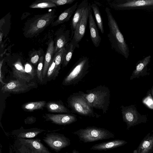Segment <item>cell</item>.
Listing matches in <instances>:
<instances>
[{
  "mask_svg": "<svg viewBox=\"0 0 153 153\" xmlns=\"http://www.w3.org/2000/svg\"><path fill=\"white\" fill-rule=\"evenodd\" d=\"M46 103V101H44L30 102L24 105L23 107L25 109L32 111L42 108Z\"/></svg>",
  "mask_w": 153,
  "mask_h": 153,
  "instance_id": "cell-28",
  "label": "cell"
},
{
  "mask_svg": "<svg viewBox=\"0 0 153 153\" xmlns=\"http://www.w3.org/2000/svg\"><path fill=\"white\" fill-rule=\"evenodd\" d=\"M46 116L49 120L53 123L60 125L69 124L77 121L76 116L73 114H47Z\"/></svg>",
  "mask_w": 153,
  "mask_h": 153,
  "instance_id": "cell-14",
  "label": "cell"
},
{
  "mask_svg": "<svg viewBox=\"0 0 153 153\" xmlns=\"http://www.w3.org/2000/svg\"><path fill=\"white\" fill-rule=\"evenodd\" d=\"M73 133L78 137L79 141L85 143L114 138V133L107 129L95 126H88L81 128Z\"/></svg>",
  "mask_w": 153,
  "mask_h": 153,
  "instance_id": "cell-5",
  "label": "cell"
},
{
  "mask_svg": "<svg viewBox=\"0 0 153 153\" xmlns=\"http://www.w3.org/2000/svg\"><path fill=\"white\" fill-rule=\"evenodd\" d=\"M153 152V150H152V152Z\"/></svg>",
  "mask_w": 153,
  "mask_h": 153,
  "instance_id": "cell-38",
  "label": "cell"
},
{
  "mask_svg": "<svg viewBox=\"0 0 153 153\" xmlns=\"http://www.w3.org/2000/svg\"><path fill=\"white\" fill-rule=\"evenodd\" d=\"M41 49L33 51L30 55V62L34 64L37 63L41 57Z\"/></svg>",
  "mask_w": 153,
  "mask_h": 153,
  "instance_id": "cell-30",
  "label": "cell"
},
{
  "mask_svg": "<svg viewBox=\"0 0 153 153\" xmlns=\"http://www.w3.org/2000/svg\"><path fill=\"white\" fill-rule=\"evenodd\" d=\"M48 110L53 112L71 114V111L63 104L51 102L46 105Z\"/></svg>",
  "mask_w": 153,
  "mask_h": 153,
  "instance_id": "cell-23",
  "label": "cell"
},
{
  "mask_svg": "<svg viewBox=\"0 0 153 153\" xmlns=\"http://www.w3.org/2000/svg\"><path fill=\"white\" fill-rule=\"evenodd\" d=\"M88 5V1L84 0L78 6L74 12L71 23L72 34H74L77 25L81 20L84 12Z\"/></svg>",
  "mask_w": 153,
  "mask_h": 153,
  "instance_id": "cell-19",
  "label": "cell"
},
{
  "mask_svg": "<svg viewBox=\"0 0 153 153\" xmlns=\"http://www.w3.org/2000/svg\"><path fill=\"white\" fill-rule=\"evenodd\" d=\"M39 131H34L20 133L18 135V137L21 138H31L33 137L40 133Z\"/></svg>",
  "mask_w": 153,
  "mask_h": 153,
  "instance_id": "cell-29",
  "label": "cell"
},
{
  "mask_svg": "<svg viewBox=\"0 0 153 153\" xmlns=\"http://www.w3.org/2000/svg\"><path fill=\"white\" fill-rule=\"evenodd\" d=\"M84 96L92 107L102 110L104 114L107 113L110 104V91L108 87L100 85L87 90Z\"/></svg>",
  "mask_w": 153,
  "mask_h": 153,
  "instance_id": "cell-2",
  "label": "cell"
},
{
  "mask_svg": "<svg viewBox=\"0 0 153 153\" xmlns=\"http://www.w3.org/2000/svg\"><path fill=\"white\" fill-rule=\"evenodd\" d=\"M91 8H90L88 15L89 27L90 36L91 41L94 45L97 48L100 45L101 38L94 17L92 15Z\"/></svg>",
  "mask_w": 153,
  "mask_h": 153,
  "instance_id": "cell-15",
  "label": "cell"
},
{
  "mask_svg": "<svg viewBox=\"0 0 153 153\" xmlns=\"http://www.w3.org/2000/svg\"><path fill=\"white\" fill-rule=\"evenodd\" d=\"M44 60V56H41L38 62L39 63L37 70V74L38 78L41 81H42V73L43 67V63Z\"/></svg>",
  "mask_w": 153,
  "mask_h": 153,
  "instance_id": "cell-31",
  "label": "cell"
},
{
  "mask_svg": "<svg viewBox=\"0 0 153 153\" xmlns=\"http://www.w3.org/2000/svg\"><path fill=\"white\" fill-rule=\"evenodd\" d=\"M78 2L65 10L59 16L57 19L51 24L52 26H56L69 21L78 7Z\"/></svg>",
  "mask_w": 153,
  "mask_h": 153,
  "instance_id": "cell-20",
  "label": "cell"
},
{
  "mask_svg": "<svg viewBox=\"0 0 153 153\" xmlns=\"http://www.w3.org/2000/svg\"><path fill=\"white\" fill-rule=\"evenodd\" d=\"M13 66V76L17 79L28 82L33 79L25 71L20 59H18Z\"/></svg>",
  "mask_w": 153,
  "mask_h": 153,
  "instance_id": "cell-17",
  "label": "cell"
},
{
  "mask_svg": "<svg viewBox=\"0 0 153 153\" xmlns=\"http://www.w3.org/2000/svg\"><path fill=\"white\" fill-rule=\"evenodd\" d=\"M15 144L17 150L21 153H51L42 143L36 140L19 138Z\"/></svg>",
  "mask_w": 153,
  "mask_h": 153,
  "instance_id": "cell-8",
  "label": "cell"
},
{
  "mask_svg": "<svg viewBox=\"0 0 153 153\" xmlns=\"http://www.w3.org/2000/svg\"><path fill=\"white\" fill-rule=\"evenodd\" d=\"M126 141L120 140H115L96 144L90 149L97 151H106L122 146L127 143Z\"/></svg>",
  "mask_w": 153,
  "mask_h": 153,
  "instance_id": "cell-18",
  "label": "cell"
},
{
  "mask_svg": "<svg viewBox=\"0 0 153 153\" xmlns=\"http://www.w3.org/2000/svg\"><path fill=\"white\" fill-rule=\"evenodd\" d=\"M70 31L67 30L65 33H63L57 38L56 44L54 47V53H55L60 50L67 45L69 38Z\"/></svg>",
  "mask_w": 153,
  "mask_h": 153,
  "instance_id": "cell-22",
  "label": "cell"
},
{
  "mask_svg": "<svg viewBox=\"0 0 153 153\" xmlns=\"http://www.w3.org/2000/svg\"><path fill=\"white\" fill-rule=\"evenodd\" d=\"M151 58V56L149 55L137 62L130 77V80L149 75L147 72V66L150 62Z\"/></svg>",
  "mask_w": 153,
  "mask_h": 153,
  "instance_id": "cell-13",
  "label": "cell"
},
{
  "mask_svg": "<svg viewBox=\"0 0 153 153\" xmlns=\"http://www.w3.org/2000/svg\"><path fill=\"white\" fill-rule=\"evenodd\" d=\"M151 93L152 94V95L153 99V86H152V89L151 90Z\"/></svg>",
  "mask_w": 153,
  "mask_h": 153,
  "instance_id": "cell-37",
  "label": "cell"
},
{
  "mask_svg": "<svg viewBox=\"0 0 153 153\" xmlns=\"http://www.w3.org/2000/svg\"><path fill=\"white\" fill-rule=\"evenodd\" d=\"M108 20L109 32L107 35L111 48L117 53L127 59L129 55V50L127 44L121 33L118 24L113 17L110 9H105Z\"/></svg>",
  "mask_w": 153,
  "mask_h": 153,
  "instance_id": "cell-1",
  "label": "cell"
},
{
  "mask_svg": "<svg viewBox=\"0 0 153 153\" xmlns=\"http://www.w3.org/2000/svg\"><path fill=\"white\" fill-rule=\"evenodd\" d=\"M84 94L82 91H79L73 93L69 97L68 105L72 112L85 116L99 117L100 115L94 112L93 108L87 101Z\"/></svg>",
  "mask_w": 153,
  "mask_h": 153,
  "instance_id": "cell-4",
  "label": "cell"
},
{
  "mask_svg": "<svg viewBox=\"0 0 153 153\" xmlns=\"http://www.w3.org/2000/svg\"><path fill=\"white\" fill-rule=\"evenodd\" d=\"M65 47L55 53L53 57L55 59L56 71L55 76H57L62 63L66 52Z\"/></svg>",
  "mask_w": 153,
  "mask_h": 153,
  "instance_id": "cell-24",
  "label": "cell"
},
{
  "mask_svg": "<svg viewBox=\"0 0 153 153\" xmlns=\"http://www.w3.org/2000/svg\"><path fill=\"white\" fill-rule=\"evenodd\" d=\"M55 4L56 6H60L68 4H71L76 0H45Z\"/></svg>",
  "mask_w": 153,
  "mask_h": 153,
  "instance_id": "cell-32",
  "label": "cell"
},
{
  "mask_svg": "<svg viewBox=\"0 0 153 153\" xmlns=\"http://www.w3.org/2000/svg\"><path fill=\"white\" fill-rule=\"evenodd\" d=\"M76 48H77L76 45L72 41L65 47L66 51L62 63L63 67L66 66L68 64Z\"/></svg>",
  "mask_w": 153,
  "mask_h": 153,
  "instance_id": "cell-26",
  "label": "cell"
},
{
  "mask_svg": "<svg viewBox=\"0 0 153 153\" xmlns=\"http://www.w3.org/2000/svg\"><path fill=\"white\" fill-rule=\"evenodd\" d=\"M25 71L30 75L33 78L35 76L34 70L32 65L30 64L27 63L25 65Z\"/></svg>",
  "mask_w": 153,
  "mask_h": 153,
  "instance_id": "cell-34",
  "label": "cell"
},
{
  "mask_svg": "<svg viewBox=\"0 0 153 153\" xmlns=\"http://www.w3.org/2000/svg\"><path fill=\"white\" fill-rule=\"evenodd\" d=\"M91 8L92 9L97 26L101 33H104V29L102 17L99 8L97 5L95 4H92L91 5Z\"/></svg>",
  "mask_w": 153,
  "mask_h": 153,
  "instance_id": "cell-25",
  "label": "cell"
},
{
  "mask_svg": "<svg viewBox=\"0 0 153 153\" xmlns=\"http://www.w3.org/2000/svg\"><path fill=\"white\" fill-rule=\"evenodd\" d=\"M3 60H2L1 61H0V81L2 85H4L6 84V83L4 82L3 81V77L2 74V73L1 72V67L3 63Z\"/></svg>",
  "mask_w": 153,
  "mask_h": 153,
  "instance_id": "cell-35",
  "label": "cell"
},
{
  "mask_svg": "<svg viewBox=\"0 0 153 153\" xmlns=\"http://www.w3.org/2000/svg\"><path fill=\"white\" fill-rule=\"evenodd\" d=\"M91 4L90 3L85 9L82 19L77 25L73 37L72 42L79 48V42L81 40L84 36L88 19V15Z\"/></svg>",
  "mask_w": 153,
  "mask_h": 153,
  "instance_id": "cell-11",
  "label": "cell"
},
{
  "mask_svg": "<svg viewBox=\"0 0 153 153\" xmlns=\"http://www.w3.org/2000/svg\"><path fill=\"white\" fill-rule=\"evenodd\" d=\"M89 67V61L88 57L83 56L79 58L64 79L63 84L68 85L78 83L88 73Z\"/></svg>",
  "mask_w": 153,
  "mask_h": 153,
  "instance_id": "cell-6",
  "label": "cell"
},
{
  "mask_svg": "<svg viewBox=\"0 0 153 153\" xmlns=\"http://www.w3.org/2000/svg\"><path fill=\"white\" fill-rule=\"evenodd\" d=\"M43 140L50 147L56 151H59L71 144L69 138L59 134H48Z\"/></svg>",
  "mask_w": 153,
  "mask_h": 153,
  "instance_id": "cell-10",
  "label": "cell"
},
{
  "mask_svg": "<svg viewBox=\"0 0 153 153\" xmlns=\"http://www.w3.org/2000/svg\"><path fill=\"white\" fill-rule=\"evenodd\" d=\"M153 149V130L148 133L141 141L133 153H152Z\"/></svg>",
  "mask_w": 153,
  "mask_h": 153,
  "instance_id": "cell-16",
  "label": "cell"
},
{
  "mask_svg": "<svg viewBox=\"0 0 153 153\" xmlns=\"http://www.w3.org/2000/svg\"><path fill=\"white\" fill-rule=\"evenodd\" d=\"M109 4L115 10H124L130 8L153 6V0H127L123 2L116 0L110 3Z\"/></svg>",
  "mask_w": 153,
  "mask_h": 153,
  "instance_id": "cell-9",
  "label": "cell"
},
{
  "mask_svg": "<svg viewBox=\"0 0 153 153\" xmlns=\"http://www.w3.org/2000/svg\"><path fill=\"white\" fill-rule=\"evenodd\" d=\"M120 108L123 120L127 126V129L131 127L146 122V116L139 113L134 105L126 106L122 105Z\"/></svg>",
  "mask_w": 153,
  "mask_h": 153,
  "instance_id": "cell-7",
  "label": "cell"
},
{
  "mask_svg": "<svg viewBox=\"0 0 153 153\" xmlns=\"http://www.w3.org/2000/svg\"><path fill=\"white\" fill-rule=\"evenodd\" d=\"M54 42L52 40L49 43L46 53L44 65L42 73V79L44 78L47 73L49 65L53 58L54 50Z\"/></svg>",
  "mask_w": 153,
  "mask_h": 153,
  "instance_id": "cell-21",
  "label": "cell"
},
{
  "mask_svg": "<svg viewBox=\"0 0 153 153\" xmlns=\"http://www.w3.org/2000/svg\"><path fill=\"white\" fill-rule=\"evenodd\" d=\"M72 153H80L78 151L76 150L75 149H74L72 151Z\"/></svg>",
  "mask_w": 153,
  "mask_h": 153,
  "instance_id": "cell-36",
  "label": "cell"
},
{
  "mask_svg": "<svg viewBox=\"0 0 153 153\" xmlns=\"http://www.w3.org/2000/svg\"><path fill=\"white\" fill-rule=\"evenodd\" d=\"M56 16L54 9L45 13L36 16L27 22L25 28V36L30 38L37 36L51 24Z\"/></svg>",
  "mask_w": 153,
  "mask_h": 153,
  "instance_id": "cell-3",
  "label": "cell"
},
{
  "mask_svg": "<svg viewBox=\"0 0 153 153\" xmlns=\"http://www.w3.org/2000/svg\"><path fill=\"white\" fill-rule=\"evenodd\" d=\"M34 85V83L26 84L18 79L11 80L2 87L1 91L3 93H21L28 90Z\"/></svg>",
  "mask_w": 153,
  "mask_h": 153,
  "instance_id": "cell-12",
  "label": "cell"
},
{
  "mask_svg": "<svg viewBox=\"0 0 153 153\" xmlns=\"http://www.w3.org/2000/svg\"><path fill=\"white\" fill-rule=\"evenodd\" d=\"M56 71V67L55 59L53 57V59L50 64L47 73V76L51 77L54 75Z\"/></svg>",
  "mask_w": 153,
  "mask_h": 153,
  "instance_id": "cell-33",
  "label": "cell"
},
{
  "mask_svg": "<svg viewBox=\"0 0 153 153\" xmlns=\"http://www.w3.org/2000/svg\"><path fill=\"white\" fill-rule=\"evenodd\" d=\"M32 8H45L56 7V5L53 3L46 1L45 0H37L33 2L29 6Z\"/></svg>",
  "mask_w": 153,
  "mask_h": 153,
  "instance_id": "cell-27",
  "label": "cell"
}]
</instances>
